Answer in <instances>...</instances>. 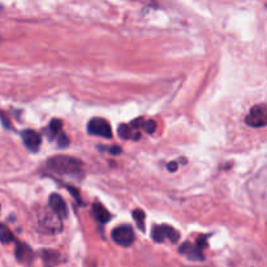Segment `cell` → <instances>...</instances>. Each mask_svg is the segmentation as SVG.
Here are the masks:
<instances>
[{
	"label": "cell",
	"mask_w": 267,
	"mask_h": 267,
	"mask_svg": "<svg viewBox=\"0 0 267 267\" xmlns=\"http://www.w3.org/2000/svg\"><path fill=\"white\" fill-rule=\"evenodd\" d=\"M142 127H143V129H145V132H146V133L152 134L156 129V123L155 121L149 120V121H146L145 124H142Z\"/></svg>",
	"instance_id": "obj_15"
},
{
	"label": "cell",
	"mask_w": 267,
	"mask_h": 267,
	"mask_svg": "<svg viewBox=\"0 0 267 267\" xmlns=\"http://www.w3.org/2000/svg\"><path fill=\"white\" fill-rule=\"evenodd\" d=\"M133 218H134V222H136V224H137V227H138V230L145 231V219H146L145 212H143L142 210H134Z\"/></svg>",
	"instance_id": "obj_12"
},
{
	"label": "cell",
	"mask_w": 267,
	"mask_h": 267,
	"mask_svg": "<svg viewBox=\"0 0 267 267\" xmlns=\"http://www.w3.org/2000/svg\"><path fill=\"white\" fill-rule=\"evenodd\" d=\"M245 123L249 127L262 128L267 124V109L264 104H258L254 106L248 116L245 118Z\"/></svg>",
	"instance_id": "obj_4"
},
{
	"label": "cell",
	"mask_w": 267,
	"mask_h": 267,
	"mask_svg": "<svg viewBox=\"0 0 267 267\" xmlns=\"http://www.w3.org/2000/svg\"><path fill=\"white\" fill-rule=\"evenodd\" d=\"M109 151L112 152L114 155H119V154H120V151H121V149L119 146H114V147H110Z\"/></svg>",
	"instance_id": "obj_17"
},
{
	"label": "cell",
	"mask_w": 267,
	"mask_h": 267,
	"mask_svg": "<svg viewBox=\"0 0 267 267\" xmlns=\"http://www.w3.org/2000/svg\"><path fill=\"white\" fill-rule=\"evenodd\" d=\"M48 203H50L51 210L55 212L56 217L60 218V219L68 217V208H67L66 201L59 194H51Z\"/></svg>",
	"instance_id": "obj_7"
},
{
	"label": "cell",
	"mask_w": 267,
	"mask_h": 267,
	"mask_svg": "<svg viewBox=\"0 0 267 267\" xmlns=\"http://www.w3.org/2000/svg\"><path fill=\"white\" fill-rule=\"evenodd\" d=\"M58 143H59L60 147H66L67 145H69V138L64 133L60 132L59 137H58Z\"/></svg>",
	"instance_id": "obj_16"
},
{
	"label": "cell",
	"mask_w": 267,
	"mask_h": 267,
	"mask_svg": "<svg viewBox=\"0 0 267 267\" xmlns=\"http://www.w3.org/2000/svg\"><path fill=\"white\" fill-rule=\"evenodd\" d=\"M118 132L120 138H123V140H129V138L133 137L132 136V128L127 124H121L120 127H119Z\"/></svg>",
	"instance_id": "obj_13"
},
{
	"label": "cell",
	"mask_w": 267,
	"mask_h": 267,
	"mask_svg": "<svg viewBox=\"0 0 267 267\" xmlns=\"http://www.w3.org/2000/svg\"><path fill=\"white\" fill-rule=\"evenodd\" d=\"M0 120L3 121V125H4V127H6V128H11L10 121H8V119H6L3 115H2V112H0Z\"/></svg>",
	"instance_id": "obj_18"
},
{
	"label": "cell",
	"mask_w": 267,
	"mask_h": 267,
	"mask_svg": "<svg viewBox=\"0 0 267 267\" xmlns=\"http://www.w3.org/2000/svg\"><path fill=\"white\" fill-rule=\"evenodd\" d=\"M87 132L93 136H99L103 138H111L112 129L107 120L102 118H94L87 123Z\"/></svg>",
	"instance_id": "obj_3"
},
{
	"label": "cell",
	"mask_w": 267,
	"mask_h": 267,
	"mask_svg": "<svg viewBox=\"0 0 267 267\" xmlns=\"http://www.w3.org/2000/svg\"><path fill=\"white\" fill-rule=\"evenodd\" d=\"M151 237L155 242H163L166 239H168L171 242H177L180 239V233L177 232L171 226H155L151 231Z\"/></svg>",
	"instance_id": "obj_5"
},
{
	"label": "cell",
	"mask_w": 267,
	"mask_h": 267,
	"mask_svg": "<svg viewBox=\"0 0 267 267\" xmlns=\"http://www.w3.org/2000/svg\"><path fill=\"white\" fill-rule=\"evenodd\" d=\"M93 215L99 223H107L111 219V215L107 211V208L98 202L93 205Z\"/></svg>",
	"instance_id": "obj_10"
},
{
	"label": "cell",
	"mask_w": 267,
	"mask_h": 267,
	"mask_svg": "<svg viewBox=\"0 0 267 267\" xmlns=\"http://www.w3.org/2000/svg\"><path fill=\"white\" fill-rule=\"evenodd\" d=\"M112 240L121 246H131L134 241V232L133 228L128 224H123V226H119L115 230L112 231L111 233Z\"/></svg>",
	"instance_id": "obj_2"
},
{
	"label": "cell",
	"mask_w": 267,
	"mask_h": 267,
	"mask_svg": "<svg viewBox=\"0 0 267 267\" xmlns=\"http://www.w3.org/2000/svg\"><path fill=\"white\" fill-rule=\"evenodd\" d=\"M48 131H50L51 133V138H52L55 134H59V132L62 131V121L58 120V119L51 120V123L48 124Z\"/></svg>",
	"instance_id": "obj_14"
},
{
	"label": "cell",
	"mask_w": 267,
	"mask_h": 267,
	"mask_svg": "<svg viewBox=\"0 0 267 267\" xmlns=\"http://www.w3.org/2000/svg\"><path fill=\"white\" fill-rule=\"evenodd\" d=\"M168 171H176L177 170V165L175 163V162H171V163H168Z\"/></svg>",
	"instance_id": "obj_19"
},
{
	"label": "cell",
	"mask_w": 267,
	"mask_h": 267,
	"mask_svg": "<svg viewBox=\"0 0 267 267\" xmlns=\"http://www.w3.org/2000/svg\"><path fill=\"white\" fill-rule=\"evenodd\" d=\"M47 168L56 175H64L71 177L82 176V163L78 159L71 156L58 155L47 161Z\"/></svg>",
	"instance_id": "obj_1"
},
{
	"label": "cell",
	"mask_w": 267,
	"mask_h": 267,
	"mask_svg": "<svg viewBox=\"0 0 267 267\" xmlns=\"http://www.w3.org/2000/svg\"><path fill=\"white\" fill-rule=\"evenodd\" d=\"M22 141L25 143V146L28 147L30 151L37 152L40 149V143H42V138H40V134H38L35 131H24L21 133Z\"/></svg>",
	"instance_id": "obj_8"
},
{
	"label": "cell",
	"mask_w": 267,
	"mask_h": 267,
	"mask_svg": "<svg viewBox=\"0 0 267 267\" xmlns=\"http://www.w3.org/2000/svg\"><path fill=\"white\" fill-rule=\"evenodd\" d=\"M16 258L17 261L21 262V263H29L31 262L33 257H34V253L31 250V248L24 242H19L16 244V250H15Z\"/></svg>",
	"instance_id": "obj_9"
},
{
	"label": "cell",
	"mask_w": 267,
	"mask_h": 267,
	"mask_svg": "<svg viewBox=\"0 0 267 267\" xmlns=\"http://www.w3.org/2000/svg\"><path fill=\"white\" fill-rule=\"evenodd\" d=\"M179 252H180V254L185 255L190 261H203L205 259V255H203L201 249L192 242H184L183 245L179 248Z\"/></svg>",
	"instance_id": "obj_6"
},
{
	"label": "cell",
	"mask_w": 267,
	"mask_h": 267,
	"mask_svg": "<svg viewBox=\"0 0 267 267\" xmlns=\"http://www.w3.org/2000/svg\"><path fill=\"white\" fill-rule=\"evenodd\" d=\"M13 241H16V239L13 236V233L10 231V228H7L3 224H0V242L10 244V242Z\"/></svg>",
	"instance_id": "obj_11"
}]
</instances>
